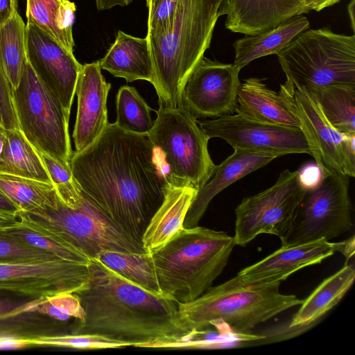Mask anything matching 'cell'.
<instances>
[{
  "mask_svg": "<svg viewBox=\"0 0 355 355\" xmlns=\"http://www.w3.org/2000/svg\"><path fill=\"white\" fill-rule=\"evenodd\" d=\"M197 192L192 187H177L168 183L164 200L150 218L141 238L146 252L159 249L181 232Z\"/></svg>",
  "mask_w": 355,
  "mask_h": 355,
  "instance_id": "obj_22",
  "label": "cell"
},
{
  "mask_svg": "<svg viewBox=\"0 0 355 355\" xmlns=\"http://www.w3.org/2000/svg\"><path fill=\"white\" fill-rule=\"evenodd\" d=\"M279 286L243 285L232 278L193 301L177 304L179 320L187 334L210 327L251 334L257 325L302 303L294 295L281 293Z\"/></svg>",
  "mask_w": 355,
  "mask_h": 355,
  "instance_id": "obj_6",
  "label": "cell"
},
{
  "mask_svg": "<svg viewBox=\"0 0 355 355\" xmlns=\"http://www.w3.org/2000/svg\"><path fill=\"white\" fill-rule=\"evenodd\" d=\"M6 138V130L0 124V155L3 150Z\"/></svg>",
  "mask_w": 355,
  "mask_h": 355,
  "instance_id": "obj_51",
  "label": "cell"
},
{
  "mask_svg": "<svg viewBox=\"0 0 355 355\" xmlns=\"http://www.w3.org/2000/svg\"><path fill=\"white\" fill-rule=\"evenodd\" d=\"M31 346L67 347L76 349H104L130 347L128 343L115 340L105 336L75 333L69 335L22 336Z\"/></svg>",
  "mask_w": 355,
  "mask_h": 355,
  "instance_id": "obj_35",
  "label": "cell"
},
{
  "mask_svg": "<svg viewBox=\"0 0 355 355\" xmlns=\"http://www.w3.org/2000/svg\"><path fill=\"white\" fill-rule=\"evenodd\" d=\"M58 259L60 258L52 253L28 245L4 233L0 229V263L48 261Z\"/></svg>",
  "mask_w": 355,
  "mask_h": 355,
  "instance_id": "obj_37",
  "label": "cell"
},
{
  "mask_svg": "<svg viewBox=\"0 0 355 355\" xmlns=\"http://www.w3.org/2000/svg\"><path fill=\"white\" fill-rule=\"evenodd\" d=\"M349 184L346 175L321 173L318 182L306 188L288 231L280 239L282 246L329 241L350 230L353 223Z\"/></svg>",
  "mask_w": 355,
  "mask_h": 355,
  "instance_id": "obj_10",
  "label": "cell"
},
{
  "mask_svg": "<svg viewBox=\"0 0 355 355\" xmlns=\"http://www.w3.org/2000/svg\"><path fill=\"white\" fill-rule=\"evenodd\" d=\"M210 0H180L171 21L162 29L147 33L159 106L183 105L184 86L209 48L218 19Z\"/></svg>",
  "mask_w": 355,
  "mask_h": 355,
  "instance_id": "obj_3",
  "label": "cell"
},
{
  "mask_svg": "<svg viewBox=\"0 0 355 355\" xmlns=\"http://www.w3.org/2000/svg\"><path fill=\"white\" fill-rule=\"evenodd\" d=\"M76 5L69 0H26L27 23L35 25L70 52Z\"/></svg>",
  "mask_w": 355,
  "mask_h": 355,
  "instance_id": "obj_26",
  "label": "cell"
},
{
  "mask_svg": "<svg viewBox=\"0 0 355 355\" xmlns=\"http://www.w3.org/2000/svg\"><path fill=\"white\" fill-rule=\"evenodd\" d=\"M51 205L21 212V224L69 245L90 259L103 250L147 252L141 243L125 234L87 197L74 179L54 186Z\"/></svg>",
  "mask_w": 355,
  "mask_h": 355,
  "instance_id": "obj_4",
  "label": "cell"
},
{
  "mask_svg": "<svg viewBox=\"0 0 355 355\" xmlns=\"http://www.w3.org/2000/svg\"><path fill=\"white\" fill-rule=\"evenodd\" d=\"M319 170V168L317 169L315 167H309L303 171L300 170L301 180L306 188L313 186L318 182L320 178L318 176Z\"/></svg>",
  "mask_w": 355,
  "mask_h": 355,
  "instance_id": "obj_46",
  "label": "cell"
},
{
  "mask_svg": "<svg viewBox=\"0 0 355 355\" xmlns=\"http://www.w3.org/2000/svg\"><path fill=\"white\" fill-rule=\"evenodd\" d=\"M262 336L236 334L214 327L189 332L180 337L150 343L146 347L166 349H216L254 341Z\"/></svg>",
  "mask_w": 355,
  "mask_h": 355,
  "instance_id": "obj_32",
  "label": "cell"
},
{
  "mask_svg": "<svg viewBox=\"0 0 355 355\" xmlns=\"http://www.w3.org/2000/svg\"><path fill=\"white\" fill-rule=\"evenodd\" d=\"M90 279L76 294L85 311L77 332L147 345L187 334L175 302L150 293L110 270L98 259L89 263Z\"/></svg>",
  "mask_w": 355,
  "mask_h": 355,
  "instance_id": "obj_2",
  "label": "cell"
},
{
  "mask_svg": "<svg viewBox=\"0 0 355 355\" xmlns=\"http://www.w3.org/2000/svg\"><path fill=\"white\" fill-rule=\"evenodd\" d=\"M309 12L301 0H223L218 15L229 31L254 35Z\"/></svg>",
  "mask_w": 355,
  "mask_h": 355,
  "instance_id": "obj_19",
  "label": "cell"
},
{
  "mask_svg": "<svg viewBox=\"0 0 355 355\" xmlns=\"http://www.w3.org/2000/svg\"><path fill=\"white\" fill-rule=\"evenodd\" d=\"M19 222L18 216L0 214V229L7 228Z\"/></svg>",
  "mask_w": 355,
  "mask_h": 355,
  "instance_id": "obj_49",
  "label": "cell"
},
{
  "mask_svg": "<svg viewBox=\"0 0 355 355\" xmlns=\"http://www.w3.org/2000/svg\"><path fill=\"white\" fill-rule=\"evenodd\" d=\"M152 1L153 0H146L147 8L149 6V5H150V3H151Z\"/></svg>",
  "mask_w": 355,
  "mask_h": 355,
  "instance_id": "obj_53",
  "label": "cell"
},
{
  "mask_svg": "<svg viewBox=\"0 0 355 355\" xmlns=\"http://www.w3.org/2000/svg\"><path fill=\"white\" fill-rule=\"evenodd\" d=\"M32 313L37 312L60 321L73 318L83 321L85 311L78 295L74 293H59L35 298Z\"/></svg>",
  "mask_w": 355,
  "mask_h": 355,
  "instance_id": "obj_36",
  "label": "cell"
},
{
  "mask_svg": "<svg viewBox=\"0 0 355 355\" xmlns=\"http://www.w3.org/2000/svg\"><path fill=\"white\" fill-rule=\"evenodd\" d=\"M342 241L318 240L288 247H281L261 261L249 266L233 277L243 285L281 282L297 270L321 263L341 251Z\"/></svg>",
  "mask_w": 355,
  "mask_h": 355,
  "instance_id": "obj_17",
  "label": "cell"
},
{
  "mask_svg": "<svg viewBox=\"0 0 355 355\" xmlns=\"http://www.w3.org/2000/svg\"><path fill=\"white\" fill-rule=\"evenodd\" d=\"M99 62L101 69L127 83L153 81V61L146 37H137L119 31L114 42Z\"/></svg>",
  "mask_w": 355,
  "mask_h": 355,
  "instance_id": "obj_23",
  "label": "cell"
},
{
  "mask_svg": "<svg viewBox=\"0 0 355 355\" xmlns=\"http://www.w3.org/2000/svg\"><path fill=\"white\" fill-rule=\"evenodd\" d=\"M240 71L204 56L184 86L183 105L196 119L235 112Z\"/></svg>",
  "mask_w": 355,
  "mask_h": 355,
  "instance_id": "obj_15",
  "label": "cell"
},
{
  "mask_svg": "<svg viewBox=\"0 0 355 355\" xmlns=\"http://www.w3.org/2000/svg\"><path fill=\"white\" fill-rule=\"evenodd\" d=\"M341 0H301L302 4L309 10L320 12L322 10L332 6Z\"/></svg>",
  "mask_w": 355,
  "mask_h": 355,
  "instance_id": "obj_45",
  "label": "cell"
},
{
  "mask_svg": "<svg viewBox=\"0 0 355 355\" xmlns=\"http://www.w3.org/2000/svg\"><path fill=\"white\" fill-rule=\"evenodd\" d=\"M147 135L164 160L169 184L198 191L211 179L217 165L209 153L210 139L184 105L178 108L159 106Z\"/></svg>",
  "mask_w": 355,
  "mask_h": 355,
  "instance_id": "obj_8",
  "label": "cell"
},
{
  "mask_svg": "<svg viewBox=\"0 0 355 355\" xmlns=\"http://www.w3.org/2000/svg\"><path fill=\"white\" fill-rule=\"evenodd\" d=\"M17 12V0H0V25Z\"/></svg>",
  "mask_w": 355,
  "mask_h": 355,
  "instance_id": "obj_43",
  "label": "cell"
},
{
  "mask_svg": "<svg viewBox=\"0 0 355 355\" xmlns=\"http://www.w3.org/2000/svg\"><path fill=\"white\" fill-rule=\"evenodd\" d=\"M279 156L268 151L234 149L220 165L207 183L196 193L187 214L184 226H197L212 199L220 191L247 175L265 166Z\"/></svg>",
  "mask_w": 355,
  "mask_h": 355,
  "instance_id": "obj_20",
  "label": "cell"
},
{
  "mask_svg": "<svg viewBox=\"0 0 355 355\" xmlns=\"http://www.w3.org/2000/svg\"><path fill=\"white\" fill-rule=\"evenodd\" d=\"M110 87L99 60L82 66L76 87L78 109L73 138L76 152L90 146L109 123L107 98Z\"/></svg>",
  "mask_w": 355,
  "mask_h": 355,
  "instance_id": "obj_18",
  "label": "cell"
},
{
  "mask_svg": "<svg viewBox=\"0 0 355 355\" xmlns=\"http://www.w3.org/2000/svg\"><path fill=\"white\" fill-rule=\"evenodd\" d=\"M197 122L209 139L220 138L234 149L264 150L279 157L293 153L311 155L304 134L298 128L263 123L239 114Z\"/></svg>",
  "mask_w": 355,
  "mask_h": 355,
  "instance_id": "obj_14",
  "label": "cell"
},
{
  "mask_svg": "<svg viewBox=\"0 0 355 355\" xmlns=\"http://www.w3.org/2000/svg\"><path fill=\"white\" fill-rule=\"evenodd\" d=\"M19 213L21 209L0 189V214L18 216Z\"/></svg>",
  "mask_w": 355,
  "mask_h": 355,
  "instance_id": "obj_44",
  "label": "cell"
},
{
  "mask_svg": "<svg viewBox=\"0 0 355 355\" xmlns=\"http://www.w3.org/2000/svg\"><path fill=\"white\" fill-rule=\"evenodd\" d=\"M353 265H345L322 281L300 304L293 315L289 329L306 327L315 323L334 307L354 283Z\"/></svg>",
  "mask_w": 355,
  "mask_h": 355,
  "instance_id": "obj_25",
  "label": "cell"
},
{
  "mask_svg": "<svg viewBox=\"0 0 355 355\" xmlns=\"http://www.w3.org/2000/svg\"><path fill=\"white\" fill-rule=\"evenodd\" d=\"M32 307L33 301L20 303L0 299V320L32 313Z\"/></svg>",
  "mask_w": 355,
  "mask_h": 355,
  "instance_id": "obj_41",
  "label": "cell"
},
{
  "mask_svg": "<svg viewBox=\"0 0 355 355\" xmlns=\"http://www.w3.org/2000/svg\"><path fill=\"white\" fill-rule=\"evenodd\" d=\"M0 173L51 183L39 151L18 129L6 130Z\"/></svg>",
  "mask_w": 355,
  "mask_h": 355,
  "instance_id": "obj_27",
  "label": "cell"
},
{
  "mask_svg": "<svg viewBox=\"0 0 355 355\" xmlns=\"http://www.w3.org/2000/svg\"><path fill=\"white\" fill-rule=\"evenodd\" d=\"M291 88L355 85V36L307 29L277 54Z\"/></svg>",
  "mask_w": 355,
  "mask_h": 355,
  "instance_id": "obj_7",
  "label": "cell"
},
{
  "mask_svg": "<svg viewBox=\"0 0 355 355\" xmlns=\"http://www.w3.org/2000/svg\"><path fill=\"white\" fill-rule=\"evenodd\" d=\"M309 27L310 23L306 17L296 15L259 34L245 35L233 44L235 58L232 64L241 70L256 59L277 55Z\"/></svg>",
  "mask_w": 355,
  "mask_h": 355,
  "instance_id": "obj_24",
  "label": "cell"
},
{
  "mask_svg": "<svg viewBox=\"0 0 355 355\" xmlns=\"http://www.w3.org/2000/svg\"><path fill=\"white\" fill-rule=\"evenodd\" d=\"M304 90L335 129L355 134V85L313 87Z\"/></svg>",
  "mask_w": 355,
  "mask_h": 355,
  "instance_id": "obj_28",
  "label": "cell"
},
{
  "mask_svg": "<svg viewBox=\"0 0 355 355\" xmlns=\"http://www.w3.org/2000/svg\"><path fill=\"white\" fill-rule=\"evenodd\" d=\"M147 134L108 123L85 149L73 153V178L87 197L125 234L141 243L168 182Z\"/></svg>",
  "mask_w": 355,
  "mask_h": 355,
  "instance_id": "obj_1",
  "label": "cell"
},
{
  "mask_svg": "<svg viewBox=\"0 0 355 355\" xmlns=\"http://www.w3.org/2000/svg\"><path fill=\"white\" fill-rule=\"evenodd\" d=\"M235 245L225 232L184 227L150 252L162 295L177 304L198 298L222 273Z\"/></svg>",
  "mask_w": 355,
  "mask_h": 355,
  "instance_id": "obj_5",
  "label": "cell"
},
{
  "mask_svg": "<svg viewBox=\"0 0 355 355\" xmlns=\"http://www.w3.org/2000/svg\"><path fill=\"white\" fill-rule=\"evenodd\" d=\"M40 155L51 182L54 186L73 180L70 164H64L43 153H40Z\"/></svg>",
  "mask_w": 355,
  "mask_h": 355,
  "instance_id": "obj_40",
  "label": "cell"
},
{
  "mask_svg": "<svg viewBox=\"0 0 355 355\" xmlns=\"http://www.w3.org/2000/svg\"><path fill=\"white\" fill-rule=\"evenodd\" d=\"M95 2L98 10H106L116 6H128L132 0H95Z\"/></svg>",
  "mask_w": 355,
  "mask_h": 355,
  "instance_id": "obj_47",
  "label": "cell"
},
{
  "mask_svg": "<svg viewBox=\"0 0 355 355\" xmlns=\"http://www.w3.org/2000/svg\"><path fill=\"white\" fill-rule=\"evenodd\" d=\"M4 233L31 246L46 250L60 259L84 264H89L92 259L78 250L22 225L1 229Z\"/></svg>",
  "mask_w": 355,
  "mask_h": 355,
  "instance_id": "obj_34",
  "label": "cell"
},
{
  "mask_svg": "<svg viewBox=\"0 0 355 355\" xmlns=\"http://www.w3.org/2000/svg\"><path fill=\"white\" fill-rule=\"evenodd\" d=\"M0 189L21 209V212L51 205L57 195L52 183L4 173H0Z\"/></svg>",
  "mask_w": 355,
  "mask_h": 355,
  "instance_id": "obj_31",
  "label": "cell"
},
{
  "mask_svg": "<svg viewBox=\"0 0 355 355\" xmlns=\"http://www.w3.org/2000/svg\"><path fill=\"white\" fill-rule=\"evenodd\" d=\"M29 347L22 336L0 334V350H15Z\"/></svg>",
  "mask_w": 355,
  "mask_h": 355,
  "instance_id": "obj_42",
  "label": "cell"
},
{
  "mask_svg": "<svg viewBox=\"0 0 355 355\" xmlns=\"http://www.w3.org/2000/svg\"><path fill=\"white\" fill-rule=\"evenodd\" d=\"M284 85L291 95L311 155L321 173L354 178L355 134H345L335 129L304 89L291 88L286 83Z\"/></svg>",
  "mask_w": 355,
  "mask_h": 355,
  "instance_id": "obj_12",
  "label": "cell"
},
{
  "mask_svg": "<svg viewBox=\"0 0 355 355\" xmlns=\"http://www.w3.org/2000/svg\"><path fill=\"white\" fill-rule=\"evenodd\" d=\"M306 189L300 170L286 169L272 187L244 198L235 209V245L244 247L261 234L282 239L291 225Z\"/></svg>",
  "mask_w": 355,
  "mask_h": 355,
  "instance_id": "obj_11",
  "label": "cell"
},
{
  "mask_svg": "<svg viewBox=\"0 0 355 355\" xmlns=\"http://www.w3.org/2000/svg\"><path fill=\"white\" fill-rule=\"evenodd\" d=\"M210 1H211V2L212 3V4H213L215 7H216V8H219V7H220V4H221V3H222V1H223V0H210Z\"/></svg>",
  "mask_w": 355,
  "mask_h": 355,
  "instance_id": "obj_52",
  "label": "cell"
},
{
  "mask_svg": "<svg viewBox=\"0 0 355 355\" xmlns=\"http://www.w3.org/2000/svg\"><path fill=\"white\" fill-rule=\"evenodd\" d=\"M235 112L263 123L300 128L299 118L285 86L282 85L277 92L268 87L261 78H249L241 83Z\"/></svg>",
  "mask_w": 355,
  "mask_h": 355,
  "instance_id": "obj_21",
  "label": "cell"
},
{
  "mask_svg": "<svg viewBox=\"0 0 355 355\" xmlns=\"http://www.w3.org/2000/svg\"><path fill=\"white\" fill-rule=\"evenodd\" d=\"M0 124L6 130H19L13 104L12 88L1 67Z\"/></svg>",
  "mask_w": 355,
  "mask_h": 355,
  "instance_id": "obj_39",
  "label": "cell"
},
{
  "mask_svg": "<svg viewBox=\"0 0 355 355\" xmlns=\"http://www.w3.org/2000/svg\"><path fill=\"white\" fill-rule=\"evenodd\" d=\"M355 0H351L348 6H347V12L349 17V20L351 22V27L354 33L355 28Z\"/></svg>",
  "mask_w": 355,
  "mask_h": 355,
  "instance_id": "obj_50",
  "label": "cell"
},
{
  "mask_svg": "<svg viewBox=\"0 0 355 355\" xmlns=\"http://www.w3.org/2000/svg\"><path fill=\"white\" fill-rule=\"evenodd\" d=\"M180 0H153L148 8V32L164 28L172 19Z\"/></svg>",
  "mask_w": 355,
  "mask_h": 355,
  "instance_id": "obj_38",
  "label": "cell"
},
{
  "mask_svg": "<svg viewBox=\"0 0 355 355\" xmlns=\"http://www.w3.org/2000/svg\"><path fill=\"white\" fill-rule=\"evenodd\" d=\"M19 130L40 153L70 164V112L26 62L17 87L12 90Z\"/></svg>",
  "mask_w": 355,
  "mask_h": 355,
  "instance_id": "obj_9",
  "label": "cell"
},
{
  "mask_svg": "<svg viewBox=\"0 0 355 355\" xmlns=\"http://www.w3.org/2000/svg\"><path fill=\"white\" fill-rule=\"evenodd\" d=\"M94 258L132 283L150 293L162 295L150 252L103 250Z\"/></svg>",
  "mask_w": 355,
  "mask_h": 355,
  "instance_id": "obj_29",
  "label": "cell"
},
{
  "mask_svg": "<svg viewBox=\"0 0 355 355\" xmlns=\"http://www.w3.org/2000/svg\"><path fill=\"white\" fill-rule=\"evenodd\" d=\"M347 261L354 255V236L347 240L342 241L341 251Z\"/></svg>",
  "mask_w": 355,
  "mask_h": 355,
  "instance_id": "obj_48",
  "label": "cell"
},
{
  "mask_svg": "<svg viewBox=\"0 0 355 355\" xmlns=\"http://www.w3.org/2000/svg\"><path fill=\"white\" fill-rule=\"evenodd\" d=\"M116 121L121 128L134 133L147 134L153 127L150 108L137 89L123 85L116 96Z\"/></svg>",
  "mask_w": 355,
  "mask_h": 355,
  "instance_id": "obj_33",
  "label": "cell"
},
{
  "mask_svg": "<svg viewBox=\"0 0 355 355\" xmlns=\"http://www.w3.org/2000/svg\"><path fill=\"white\" fill-rule=\"evenodd\" d=\"M26 25L18 12L0 25V67L12 90L17 87L28 61Z\"/></svg>",
  "mask_w": 355,
  "mask_h": 355,
  "instance_id": "obj_30",
  "label": "cell"
},
{
  "mask_svg": "<svg viewBox=\"0 0 355 355\" xmlns=\"http://www.w3.org/2000/svg\"><path fill=\"white\" fill-rule=\"evenodd\" d=\"M27 60L40 81L70 112L82 68L70 52L35 25H26Z\"/></svg>",
  "mask_w": 355,
  "mask_h": 355,
  "instance_id": "obj_16",
  "label": "cell"
},
{
  "mask_svg": "<svg viewBox=\"0 0 355 355\" xmlns=\"http://www.w3.org/2000/svg\"><path fill=\"white\" fill-rule=\"evenodd\" d=\"M89 264L63 259L0 263V291L39 298L77 293L88 284Z\"/></svg>",
  "mask_w": 355,
  "mask_h": 355,
  "instance_id": "obj_13",
  "label": "cell"
}]
</instances>
